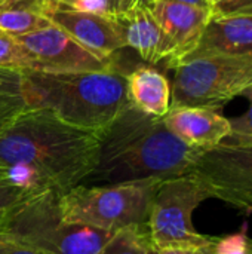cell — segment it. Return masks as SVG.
I'll use <instances>...</instances> for the list:
<instances>
[{"label": "cell", "mask_w": 252, "mask_h": 254, "mask_svg": "<svg viewBox=\"0 0 252 254\" xmlns=\"http://www.w3.org/2000/svg\"><path fill=\"white\" fill-rule=\"evenodd\" d=\"M171 70V107L215 110L252 85L251 58L206 55L184 60Z\"/></svg>", "instance_id": "obj_6"}, {"label": "cell", "mask_w": 252, "mask_h": 254, "mask_svg": "<svg viewBox=\"0 0 252 254\" xmlns=\"http://www.w3.org/2000/svg\"><path fill=\"white\" fill-rule=\"evenodd\" d=\"M1 1H3V0H0V3H1Z\"/></svg>", "instance_id": "obj_33"}, {"label": "cell", "mask_w": 252, "mask_h": 254, "mask_svg": "<svg viewBox=\"0 0 252 254\" xmlns=\"http://www.w3.org/2000/svg\"><path fill=\"white\" fill-rule=\"evenodd\" d=\"M215 241H217V240H215ZM215 241H214V243H211V244H206V246H202V247L193 249L190 254H215V250H214Z\"/></svg>", "instance_id": "obj_28"}, {"label": "cell", "mask_w": 252, "mask_h": 254, "mask_svg": "<svg viewBox=\"0 0 252 254\" xmlns=\"http://www.w3.org/2000/svg\"><path fill=\"white\" fill-rule=\"evenodd\" d=\"M150 244L147 226H131L116 232L98 254H146Z\"/></svg>", "instance_id": "obj_17"}, {"label": "cell", "mask_w": 252, "mask_h": 254, "mask_svg": "<svg viewBox=\"0 0 252 254\" xmlns=\"http://www.w3.org/2000/svg\"><path fill=\"white\" fill-rule=\"evenodd\" d=\"M208 198L206 189L193 173L160 182L149 217L151 244L157 249L193 250L214 243L217 238L196 232L192 223L195 208Z\"/></svg>", "instance_id": "obj_7"}, {"label": "cell", "mask_w": 252, "mask_h": 254, "mask_svg": "<svg viewBox=\"0 0 252 254\" xmlns=\"http://www.w3.org/2000/svg\"><path fill=\"white\" fill-rule=\"evenodd\" d=\"M0 67L30 68V58L15 37L0 30Z\"/></svg>", "instance_id": "obj_19"}, {"label": "cell", "mask_w": 252, "mask_h": 254, "mask_svg": "<svg viewBox=\"0 0 252 254\" xmlns=\"http://www.w3.org/2000/svg\"><path fill=\"white\" fill-rule=\"evenodd\" d=\"M46 16L52 24L97 55L113 57L114 52L125 48L110 16L80 12L53 0H50Z\"/></svg>", "instance_id": "obj_11"}, {"label": "cell", "mask_w": 252, "mask_h": 254, "mask_svg": "<svg viewBox=\"0 0 252 254\" xmlns=\"http://www.w3.org/2000/svg\"><path fill=\"white\" fill-rule=\"evenodd\" d=\"M160 182L146 180L113 186L79 185L58 196L61 217L67 223L119 232L147 226L156 189Z\"/></svg>", "instance_id": "obj_4"}, {"label": "cell", "mask_w": 252, "mask_h": 254, "mask_svg": "<svg viewBox=\"0 0 252 254\" xmlns=\"http://www.w3.org/2000/svg\"><path fill=\"white\" fill-rule=\"evenodd\" d=\"M220 0H206V3H208V6H209V9L215 4V3H218Z\"/></svg>", "instance_id": "obj_31"}, {"label": "cell", "mask_w": 252, "mask_h": 254, "mask_svg": "<svg viewBox=\"0 0 252 254\" xmlns=\"http://www.w3.org/2000/svg\"><path fill=\"white\" fill-rule=\"evenodd\" d=\"M111 19L125 48H132L146 63H163V34L146 0Z\"/></svg>", "instance_id": "obj_14"}, {"label": "cell", "mask_w": 252, "mask_h": 254, "mask_svg": "<svg viewBox=\"0 0 252 254\" xmlns=\"http://www.w3.org/2000/svg\"><path fill=\"white\" fill-rule=\"evenodd\" d=\"M68 7L80 12H89V13L107 16V6L104 0H73Z\"/></svg>", "instance_id": "obj_24"}, {"label": "cell", "mask_w": 252, "mask_h": 254, "mask_svg": "<svg viewBox=\"0 0 252 254\" xmlns=\"http://www.w3.org/2000/svg\"><path fill=\"white\" fill-rule=\"evenodd\" d=\"M48 192H37L28 188H22L10 182L9 179L0 177V223L10 214L27 205L33 199Z\"/></svg>", "instance_id": "obj_18"}, {"label": "cell", "mask_w": 252, "mask_h": 254, "mask_svg": "<svg viewBox=\"0 0 252 254\" xmlns=\"http://www.w3.org/2000/svg\"><path fill=\"white\" fill-rule=\"evenodd\" d=\"M128 98L144 113L163 118L171 109V83L159 70L141 65L126 73Z\"/></svg>", "instance_id": "obj_15"}, {"label": "cell", "mask_w": 252, "mask_h": 254, "mask_svg": "<svg viewBox=\"0 0 252 254\" xmlns=\"http://www.w3.org/2000/svg\"><path fill=\"white\" fill-rule=\"evenodd\" d=\"M192 249H180V247H166V249H157L153 244H150L146 254H190Z\"/></svg>", "instance_id": "obj_27"}, {"label": "cell", "mask_w": 252, "mask_h": 254, "mask_svg": "<svg viewBox=\"0 0 252 254\" xmlns=\"http://www.w3.org/2000/svg\"><path fill=\"white\" fill-rule=\"evenodd\" d=\"M50 0H3L0 3V30L12 37L28 34L50 25L46 16Z\"/></svg>", "instance_id": "obj_16"}, {"label": "cell", "mask_w": 252, "mask_h": 254, "mask_svg": "<svg viewBox=\"0 0 252 254\" xmlns=\"http://www.w3.org/2000/svg\"><path fill=\"white\" fill-rule=\"evenodd\" d=\"M100 129L71 125L46 109H24L0 132V177L58 195L79 186L97 164Z\"/></svg>", "instance_id": "obj_1"}, {"label": "cell", "mask_w": 252, "mask_h": 254, "mask_svg": "<svg viewBox=\"0 0 252 254\" xmlns=\"http://www.w3.org/2000/svg\"><path fill=\"white\" fill-rule=\"evenodd\" d=\"M104 1L107 6V16L111 18V16H116V15L131 9L141 0H104Z\"/></svg>", "instance_id": "obj_26"}, {"label": "cell", "mask_w": 252, "mask_h": 254, "mask_svg": "<svg viewBox=\"0 0 252 254\" xmlns=\"http://www.w3.org/2000/svg\"><path fill=\"white\" fill-rule=\"evenodd\" d=\"M201 153L202 149L172 134L163 118L129 104L100 129L97 164L82 185L113 186L175 179L192 173Z\"/></svg>", "instance_id": "obj_2"}, {"label": "cell", "mask_w": 252, "mask_h": 254, "mask_svg": "<svg viewBox=\"0 0 252 254\" xmlns=\"http://www.w3.org/2000/svg\"><path fill=\"white\" fill-rule=\"evenodd\" d=\"M168 1H181V3H189L195 6H202V7H209L206 0H168Z\"/></svg>", "instance_id": "obj_29"}, {"label": "cell", "mask_w": 252, "mask_h": 254, "mask_svg": "<svg viewBox=\"0 0 252 254\" xmlns=\"http://www.w3.org/2000/svg\"><path fill=\"white\" fill-rule=\"evenodd\" d=\"M15 39L25 49L30 58L28 70L48 73H80L102 71L117 65L113 57L94 54L55 24Z\"/></svg>", "instance_id": "obj_9"}, {"label": "cell", "mask_w": 252, "mask_h": 254, "mask_svg": "<svg viewBox=\"0 0 252 254\" xmlns=\"http://www.w3.org/2000/svg\"><path fill=\"white\" fill-rule=\"evenodd\" d=\"M211 16H252V0H220L211 9Z\"/></svg>", "instance_id": "obj_21"}, {"label": "cell", "mask_w": 252, "mask_h": 254, "mask_svg": "<svg viewBox=\"0 0 252 254\" xmlns=\"http://www.w3.org/2000/svg\"><path fill=\"white\" fill-rule=\"evenodd\" d=\"M206 55L252 60V16H211L198 46L181 61Z\"/></svg>", "instance_id": "obj_13"}, {"label": "cell", "mask_w": 252, "mask_h": 254, "mask_svg": "<svg viewBox=\"0 0 252 254\" xmlns=\"http://www.w3.org/2000/svg\"><path fill=\"white\" fill-rule=\"evenodd\" d=\"M248 254H252V240H248Z\"/></svg>", "instance_id": "obj_32"}, {"label": "cell", "mask_w": 252, "mask_h": 254, "mask_svg": "<svg viewBox=\"0 0 252 254\" xmlns=\"http://www.w3.org/2000/svg\"><path fill=\"white\" fill-rule=\"evenodd\" d=\"M0 254H48L45 252H40L37 249L24 246V244H18L15 241L6 240L0 237Z\"/></svg>", "instance_id": "obj_25"}, {"label": "cell", "mask_w": 252, "mask_h": 254, "mask_svg": "<svg viewBox=\"0 0 252 254\" xmlns=\"http://www.w3.org/2000/svg\"><path fill=\"white\" fill-rule=\"evenodd\" d=\"M0 94L18 95L28 107L46 109L71 125L97 131L131 104L126 73L117 65L80 73L0 67Z\"/></svg>", "instance_id": "obj_3"}, {"label": "cell", "mask_w": 252, "mask_h": 254, "mask_svg": "<svg viewBox=\"0 0 252 254\" xmlns=\"http://www.w3.org/2000/svg\"><path fill=\"white\" fill-rule=\"evenodd\" d=\"M241 95L248 98L250 107L244 115L229 119L232 127L229 138H252V85L248 86Z\"/></svg>", "instance_id": "obj_20"}, {"label": "cell", "mask_w": 252, "mask_h": 254, "mask_svg": "<svg viewBox=\"0 0 252 254\" xmlns=\"http://www.w3.org/2000/svg\"><path fill=\"white\" fill-rule=\"evenodd\" d=\"M58 193L33 199L0 223V237L48 254H98L114 235L97 228L67 223Z\"/></svg>", "instance_id": "obj_5"}, {"label": "cell", "mask_w": 252, "mask_h": 254, "mask_svg": "<svg viewBox=\"0 0 252 254\" xmlns=\"http://www.w3.org/2000/svg\"><path fill=\"white\" fill-rule=\"evenodd\" d=\"M28 106L18 95L0 94V132Z\"/></svg>", "instance_id": "obj_23"}, {"label": "cell", "mask_w": 252, "mask_h": 254, "mask_svg": "<svg viewBox=\"0 0 252 254\" xmlns=\"http://www.w3.org/2000/svg\"><path fill=\"white\" fill-rule=\"evenodd\" d=\"M146 1L163 34V61L168 68H172L198 46L211 10L181 1Z\"/></svg>", "instance_id": "obj_10"}, {"label": "cell", "mask_w": 252, "mask_h": 254, "mask_svg": "<svg viewBox=\"0 0 252 254\" xmlns=\"http://www.w3.org/2000/svg\"><path fill=\"white\" fill-rule=\"evenodd\" d=\"M53 1L61 3V4H64V6H70V3H71L73 0H53Z\"/></svg>", "instance_id": "obj_30"}, {"label": "cell", "mask_w": 252, "mask_h": 254, "mask_svg": "<svg viewBox=\"0 0 252 254\" xmlns=\"http://www.w3.org/2000/svg\"><path fill=\"white\" fill-rule=\"evenodd\" d=\"M248 235L245 226L241 232L224 238H217L214 250L215 254H248Z\"/></svg>", "instance_id": "obj_22"}, {"label": "cell", "mask_w": 252, "mask_h": 254, "mask_svg": "<svg viewBox=\"0 0 252 254\" xmlns=\"http://www.w3.org/2000/svg\"><path fill=\"white\" fill-rule=\"evenodd\" d=\"M192 173L209 198L252 211V138H224L202 150Z\"/></svg>", "instance_id": "obj_8"}, {"label": "cell", "mask_w": 252, "mask_h": 254, "mask_svg": "<svg viewBox=\"0 0 252 254\" xmlns=\"http://www.w3.org/2000/svg\"><path fill=\"white\" fill-rule=\"evenodd\" d=\"M163 122L186 144L202 150L215 147L232 132L230 121L208 107H171Z\"/></svg>", "instance_id": "obj_12"}]
</instances>
